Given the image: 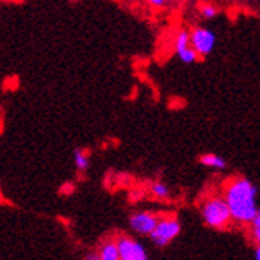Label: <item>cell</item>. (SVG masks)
Segmentation results:
<instances>
[{
	"label": "cell",
	"mask_w": 260,
	"mask_h": 260,
	"mask_svg": "<svg viewBox=\"0 0 260 260\" xmlns=\"http://www.w3.org/2000/svg\"><path fill=\"white\" fill-rule=\"evenodd\" d=\"M224 199L229 203L232 219L238 224H251L255 217L257 206V187L248 178H232L224 190Z\"/></svg>",
	"instance_id": "cell-1"
},
{
	"label": "cell",
	"mask_w": 260,
	"mask_h": 260,
	"mask_svg": "<svg viewBox=\"0 0 260 260\" xmlns=\"http://www.w3.org/2000/svg\"><path fill=\"white\" fill-rule=\"evenodd\" d=\"M159 220L160 217L157 214L149 211H140L130 216V227H132L134 232L140 233V235H151L154 229L157 227Z\"/></svg>",
	"instance_id": "cell-6"
},
{
	"label": "cell",
	"mask_w": 260,
	"mask_h": 260,
	"mask_svg": "<svg viewBox=\"0 0 260 260\" xmlns=\"http://www.w3.org/2000/svg\"><path fill=\"white\" fill-rule=\"evenodd\" d=\"M255 260H260V244H257L255 248Z\"/></svg>",
	"instance_id": "cell-17"
},
{
	"label": "cell",
	"mask_w": 260,
	"mask_h": 260,
	"mask_svg": "<svg viewBox=\"0 0 260 260\" xmlns=\"http://www.w3.org/2000/svg\"><path fill=\"white\" fill-rule=\"evenodd\" d=\"M199 15L205 21H211V19H214L219 15V8L214 4L205 2V4H200L199 5Z\"/></svg>",
	"instance_id": "cell-12"
},
{
	"label": "cell",
	"mask_w": 260,
	"mask_h": 260,
	"mask_svg": "<svg viewBox=\"0 0 260 260\" xmlns=\"http://www.w3.org/2000/svg\"><path fill=\"white\" fill-rule=\"evenodd\" d=\"M199 162L203 165V167H208V168H214V170H225L227 168V162L224 157H220L217 154H213V152H208V154H202L199 157Z\"/></svg>",
	"instance_id": "cell-8"
},
{
	"label": "cell",
	"mask_w": 260,
	"mask_h": 260,
	"mask_svg": "<svg viewBox=\"0 0 260 260\" xmlns=\"http://www.w3.org/2000/svg\"><path fill=\"white\" fill-rule=\"evenodd\" d=\"M118 244L121 251V260H148L145 249L138 241L128 237H121Z\"/></svg>",
	"instance_id": "cell-7"
},
{
	"label": "cell",
	"mask_w": 260,
	"mask_h": 260,
	"mask_svg": "<svg viewBox=\"0 0 260 260\" xmlns=\"http://www.w3.org/2000/svg\"><path fill=\"white\" fill-rule=\"evenodd\" d=\"M75 192V184L73 183H65L62 187H60V193L62 195H72Z\"/></svg>",
	"instance_id": "cell-14"
},
{
	"label": "cell",
	"mask_w": 260,
	"mask_h": 260,
	"mask_svg": "<svg viewBox=\"0 0 260 260\" xmlns=\"http://www.w3.org/2000/svg\"><path fill=\"white\" fill-rule=\"evenodd\" d=\"M190 43L193 49L197 51V54L200 59L208 57L216 46V34L205 27V25H195L190 30Z\"/></svg>",
	"instance_id": "cell-4"
},
{
	"label": "cell",
	"mask_w": 260,
	"mask_h": 260,
	"mask_svg": "<svg viewBox=\"0 0 260 260\" xmlns=\"http://www.w3.org/2000/svg\"><path fill=\"white\" fill-rule=\"evenodd\" d=\"M146 2H148V5L152 7V8H162V7L167 5L168 0H146Z\"/></svg>",
	"instance_id": "cell-15"
},
{
	"label": "cell",
	"mask_w": 260,
	"mask_h": 260,
	"mask_svg": "<svg viewBox=\"0 0 260 260\" xmlns=\"http://www.w3.org/2000/svg\"><path fill=\"white\" fill-rule=\"evenodd\" d=\"M181 232V225H179V220L176 217H160L157 227L154 229V232L151 233V241L159 246V248H165L167 244H170Z\"/></svg>",
	"instance_id": "cell-3"
},
{
	"label": "cell",
	"mask_w": 260,
	"mask_h": 260,
	"mask_svg": "<svg viewBox=\"0 0 260 260\" xmlns=\"http://www.w3.org/2000/svg\"><path fill=\"white\" fill-rule=\"evenodd\" d=\"M100 258L102 260H121V251L118 241H107L100 248Z\"/></svg>",
	"instance_id": "cell-9"
},
{
	"label": "cell",
	"mask_w": 260,
	"mask_h": 260,
	"mask_svg": "<svg viewBox=\"0 0 260 260\" xmlns=\"http://www.w3.org/2000/svg\"><path fill=\"white\" fill-rule=\"evenodd\" d=\"M175 53L183 63H195L200 57L190 43V32L187 29L178 30L175 37Z\"/></svg>",
	"instance_id": "cell-5"
},
{
	"label": "cell",
	"mask_w": 260,
	"mask_h": 260,
	"mask_svg": "<svg viewBox=\"0 0 260 260\" xmlns=\"http://www.w3.org/2000/svg\"><path fill=\"white\" fill-rule=\"evenodd\" d=\"M202 217L208 227L225 229L232 219L229 203L224 197H211L202 205Z\"/></svg>",
	"instance_id": "cell-2"
},
{
	"label": "cell",
	"mask_w": 260,
	"mask_h": 260,
	"mask_svg": "<svg viewBox=\"0 0 260 260\" xmlns=\"http://www.w3.org/2000/svg\"><path fill=\"white\" fill-rule=\"evenodd\" d=\"M251 237L255 244H260V208L251 222Z\"/></svg>",
	"instance_id": "cell-13"
},
{
	"label": "cell",
	"mask_w": 260,
	"mask_h": 260,
	"mask_svg": "<svg viewBox=\"0 0 260 260\" xmlns=\"http://www.w3.org/2000/svg\"><path fill=\"white\" fill-rule=\"evenodd\" d=\"M84 260H102V258H100V252L90 251V252H87V254H86Z\"/></svg>",
	"instance_id": "cell-16"
},
{
	"label": "cell",
	"mask_w": 260,
	"mask_h": 260,
	"mask_svg": "<svg viewBox=\"0 0 260 260\" xmlns=\"http://www.w3.org/2000/svg\"><path fill=\"white\" fill-rule=\"evenodd\" d=\"M73 162H75V167H76L78 172H80V173H86L87 168H89V164H90L87 151L83 149V148H76L73 151Z\"/></svg>",
	"instance_id": "cell-10"
},
{
	"label": "cell",
	"mask_w": 260,
	"mask_h": 260,
	"mask_svg": "<svg viewBox=\"0 0 260 260\" xmlns=\"http://www.w3.org/2000/svg\"><path fill=\"white\" fill-rule=\"evenodd\" d=\"M69 2H78V0H69Z\"/></svg>",
	"instance_id": "cell-18"
},
{
	"label": "cell",
	"mask_w": 260,
	"mask_h": 260,
	"mask_svg": "<svg viewBox=\"0 0 260 260\" xmlns=\"http://www.w3.org/2000/svg\"><path fill=\"white\" fill-rule=\"evenodd\" d=\"M151 193H152V197L157 200L170 199V189H168V186L165 183H162V181H154L151 184Z\"/></svg>",
	"instance_id": "cell-11"
}]
</instances>
